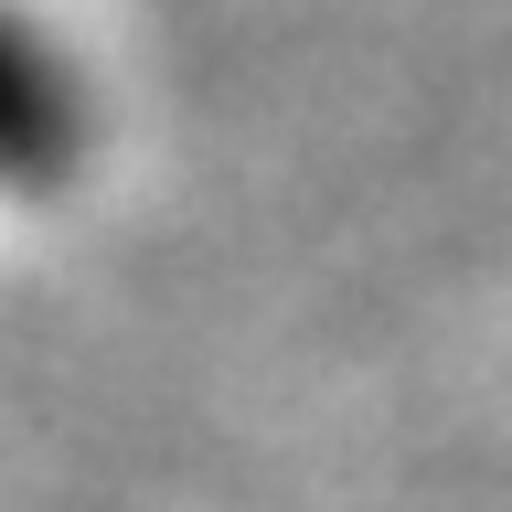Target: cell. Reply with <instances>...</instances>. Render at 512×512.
<instances>
[{"label":"cell","instance_id":"1","mask_svg":"<svg viewBox=\"0 0 512 512\" xmlns=\"http://www.w3.org/2000/svg\"><path fill=\"white\" fill-rule=\"evenodd\" d=\"M75 150V86L64 64L0 11V182H43Z\"/></svg>","mask_w":512,"mask_h":512}]
</instances>
